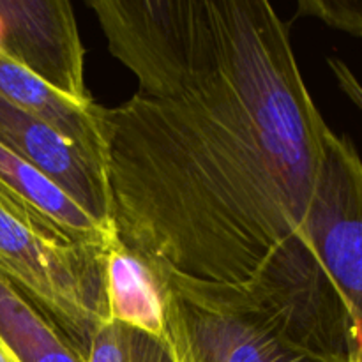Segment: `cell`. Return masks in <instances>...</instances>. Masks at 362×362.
I'll return each instance as SVG.
<instances>
[{
	"label": "cell",
	"instance_id": "6da1fadb",
	"mask_svg": "<svg viewBox=\"0 0 362 362\" xmlns=\"http://www.w3.org/2000/svg\"><path fill=\"white\" fill-rule=\"evenodd\" d=\"M138 80L99 106L110 223L161 292L362 361L325 257L361 226L362 165L306 87L267 0H88Z\"/></svg>",
	"mask_w": 362,
	"mask_h": 362
},
{
	"label": "cell",
	"instance_id": "7a4b0ae2",
	"mask_svg": "<svg viewBox=\"0 0 362 362\" xmlns=\"http://www.w3.org/2000/svg\"><path fill=\"white\" fill-rule=\"evenodd\" d=\"M106 250L73 243L0 189V274L83 361L95 332L108 322Z\"/></svg>",
	"mask_w": 362,
	"mask_h": 362
},
{
	"label": "cell",
	"instance_id": "3957f363",
	"mask_svg": "<svg viewBox=\"0 0 362 362\" xmlns=\"http://www.w3.org/2000/svg\"><path fill=\"white\" fill-rule=\"evenodd\" d=\"M161 296L163 338L177 362H362L334 359L304 349L257 317L205 313L172 293L161 292Z\"/></svg>",
	"mask_w": 362,
	"mask_h": 362
},
{
	"label": "cell",
	"instance_id": "277c9868",
	"mask_svg": "<svg viewBox=\"0 0 362 362\" xmlns=\"http://www.w3.org/2000/svg\"><path fill=\"white\" fill-rule=\"evenodd\" d=\"M2 49L18 64L76 101L85 87V48L73 6L66 0H0Z\"/></svg>",
	"mask_w": 362,
	"mask_h": 362
},
{
	"label": "cell",
	"instance_id": "5b68a950",
	"mask_svg": "<svg viewBox=\"0 0 362 362\" xmlns=\"http://www.w3.org/2000/svg\"><path fill=\"white\" fill-rule=\"evenodd\" d=\"M0 144L49 177L92 218L112 226L105 170L52 127L2 95Z\"/></svg>",
	"mask_w": 362,
	"mask_h": 362
},
{
	"label": "cell",
	"instance_id": "8992f818",
	"mask_svg": "<svg viewBox=\"0 0 362 362\" xmlns=\"http://www.w3.org/2000/svg\"><path fill=\"white\" fill-rule=\"evenodd\" d=\"M0 95L52 127L105 170V136L99 105L76 101L25 69L0 49Z\"/></svg>",
	"mask_w": 362,
	"mask_h": 362
},
{
	"label": "cell",
	"instance_id": "52a82bcc",
	"mask_svg": "<svg viewBox=\"0 0 362 362\" xmlns=\"http://www.w3.org/2000/svg\"><path fill=\"white\" fill-rule=\"evenodd\" d=\"M0 189L32 212L62 230L73 243L106 250L115 237L112 226L103 225L71 200L49 177L0 144Z\"/></svg>",
	"mask_w": 362,
	"mask_h": 362
},
{
	"label": "cell",
	"instance_id": "ba28073f",
	"mask_svg": "<svg viewBox=\"0 0 362 362\" xmlns=\"http://www.w3.org/2000/svg\"><path fill=\"white\" fill-rule=\"evenodd\" d=\"M105 297L108 322L161 338L165 304L154 278L144 264L113 237L105 253Z\"/></svg>",
	"mask_w": 362,
	"mask_h": 362
},
{
	"label": "cell",
	"instance_id": "9c48e42d",
	"mask_svg": "<svg viewBox=\"0 0 362 362\" xmlns=\"http://www.w3.org/2000/svg\"><path fill=\"white\" fill-rule=\"evenodd\" d=\"M0 338L20 362H85L66 338L2 274Z\"/></svg>",
	"mask_w": 362,
	"mask_h": 362
},
{
	"label": "cell",
	"instance_id": "30bf717a",
	"mask_svg": "<svg viewBox=\"0 0 362 362\" xmlns=\"http://www.w3.org/2000/svg\"><path fill=\"white\" fill-rule=\"evenodd\" d=\"M85 362H177L165 338L106 322L92 338Z\"/></svg>",
	"mask_w": 362,
	"mask_h": 362
},
{
	"label": "cell",
	"instance_id": "8fae6325",
	"mask_svg": "<svg viewBox=\"0 0 362 362\" xmlns=\"http://www.w3.org/2000/svg\"><path fill=\"white\" fill-rule=\"evenodd\" d=\"M297 16H315L336 30L362 35V4L359 0H299Z\"/></svg>",
	"mask_w": 362,
	"mask_h": 362
},
{
	"label": "cell",
	"instance_id": "7c38bea8",
	"mask_svg": "<svg viewBox=\"0 0 362 362\" xmlns=\"http://www.w3.org/2000/svg\"><path fill=\"white\" fill-rule=\"evenodd\" d=\"M327 64L331 66L332 73H334V76H336V81H338L339 88H341V90L346 94V98H349L350 101L357 106V108H362L361 87H359V83H357V78L354 76L352 71L349 69V66H346L343 60L332 59V57H329Z\"/></svg>",
	"mask_w": 362,
	"mask_h": 362
},
{
	"label": "cell",
	"instance_id": "4fadbf2b",
	"mask_svg": "<svg viewBox=\"0 0 362 362\" xmlns=\"http://www.w3.org/2000/svg\"><path fill=\"white\" fill-rule=\"evenodd\" d=\"M0 362H20L18 357L11 352L9 346L2 341V338H0Z\"/></svg>",
	"mask_w": 362,
	"mask_h": 362
},
{
	"label": "cell",
	"instance_id": "5bb4252c",
	"mask_svg": "<svg viewBox=\"0 0 362 362\" xmlns=\"http://www.w3.org/2000/svg\"><path fill=\"white\" fill-rule=\"evenodd\" d=\"M2 37H4V21L0 18V49H2Z\"/></svg>",
	"mask_w": 362,
	"mask_h": 362
}]
</instances>
